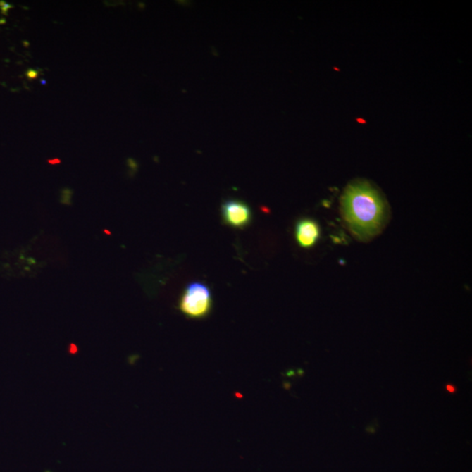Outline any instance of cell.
I'll list each match as a JSON object with an SVG mask.
<instances>
[{"instance_id":"cell-1","label":"cell","mask_w":472,"mask_h":472,"mask_svg":"<svg viewBox=\"0 0 472 472\" xmlns=\"http://www.w3.org/2000/svg\"><path fill=\"white\" fill-rule=\"evenodd\" d=\"M341 213L356 238L368 242L384 230L390 218L386 201L368 182L349 185L341 198Z\"/></svg>"},{"instance_id":"cell-2","label":"cell","mask_w":472,"mask_h":472,"mask_svg":"<svg viewBox=\"0 0 472 472\" xmlns=\"http://www.w3.org/2000/svg\"><path fill=\"white\" fill-rule=\"evenodd\" d=\"M179 309L187 318H208L213 309L212 293L209 287L199 282L189 283L181 294Z\"/></svg>"},{"instance_id":"cell-3","label":"cell","mask_w":472,"mask_h":472,"mask_svg":"<svg viewBox=\"0 0 472 472\" xmlns=\"http://www.w3.org/2000/svg\"><path fill=\"white\" fill-rule=\"evenodd\" d=\"M224 223L235 228H244L252 220V212L247 203L239 199H228L221 206Z\"/></svg>"},{"instance_id":"cell-4","label":"cell","mask_w":472,"mask_h":472,"mask_svg":"<svg viewBox=\"0 0 472 472\" xmlns=\"http://www.w3.org/2000/svg\"><path fill=\"white\" fill-rule=\"evenodd\" d=\"M295 235L297 242L301 248L311 249L318 242L321 235V227L317 221L304 218L297 221L296 224Z\"/></svg>"},{"instance_id":"cell-5","label":"cell","mask_w":472,"mask_h":472,"mask_svg":"<svg viewBox=\"0 0 472 472\" xmlns=\"http://www.w3.org/2000/svg\"><path fill=\"white\" fill-rule=\"evenodd\" d=\"M445 390H446V391L448 392V393L452 394V395L456 394L457 391V387L455 386V385L450 384V383L446 384Z\"/></svg>"},{"instance_id":"cell-6","label":"cell","mask_w":472,"mask_h":472,"mask_svg":"<svg viewBox=\"0 0 472 472\" xmlns=\"http://www.w3.org/2000/svg\"><path fill=\"white\" fill-rule=\"evenodd\" d=\"M27 75L29 76V77L35 78V77H36V76H37V73H36L35 71H32V70L29 71Z\"/></svg>"},{"instance_id":"cell-7","label":"cell","mask_w":472,"mask_h":472,"mask_svg":"<svg viewBox=\"0 0 472 472\" xmlns=\"http://www.w3.org/2000/svg\"><path fill=\"white\" fill-rule=\"evenodd\" d=\"M49 162L51 163V164L54 165V164H58V163H60L61 161H59V159H54V161H49Z\"/></svg>"}]
</instances>
